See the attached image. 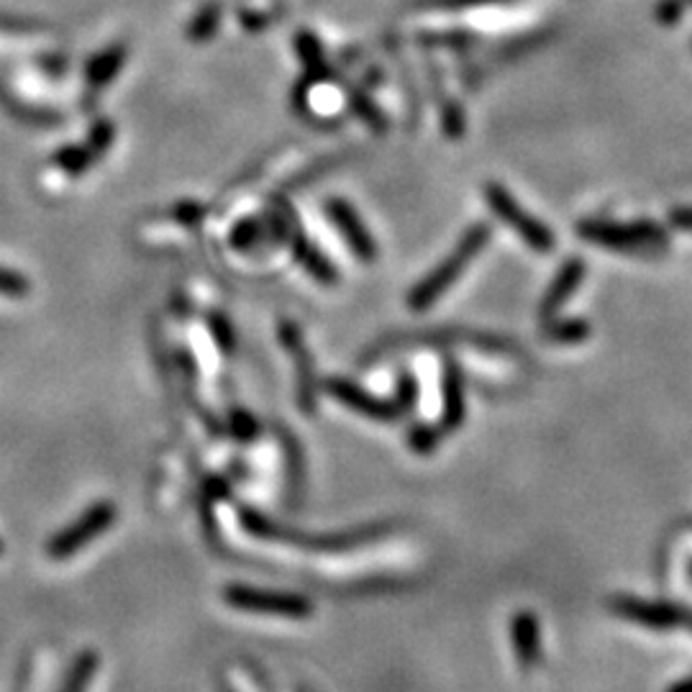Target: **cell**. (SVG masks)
Instances as JSON below:
<instances>
[{
    "mask_svg": "<svg viewBox=\"0 0 692 692\" xmlns=\"http://www.w3.org/2000/svg\"><path fill=\"white\" fill-rule=\"evenodd\" d=\"M70 72L68 54L47 32L0 21V93L16 111L34 119L62 116L54 90H70Z\"/></svg>",
    "mask_w": 692,
    "mask_h": 692,
    "instance_id": "obj_1",
    "label": "cell"
},
{
    "mask_svg": "<svg viewBox=\"0 0 692 692\" xmlns=\"http://www.w3.org/2000/svg\"><path fill=\"white\" fill-rule=\"evenodd\" d=\"M239 519H242V526L250 531L252 536L257 538H272V542H286L290 546H301V549L311 551H349V549H360L364 544H373L377 538L388 536L392 526L388 521L383 523H367V526L352 529V531H339V534H303V531H293L280 526L267 515H262L259 511H252V508H242L239 511Z\"/></svg>",
    "mask_w": 692,
    "mask_h": 692,
    "instance_id": "obj_2",
    "label": "cell"
},
{
    "mask_svg": "<svg viewBox=\"0 0 692 692\" xmlns=\"http://www.w3.org/2000/svg\"><path fill=\"white\" fill-rule=\"evenodd\" d=\"M487 242H490V229H487V223L470 226L462 234V239L457 242L454 250H451L447 257H444L439 265L408 293V308L421 313L439 303V298L447 293L459 277H462L464 269L477 259V254L485 250Z\"/></svg>",
    "mask_w": 692,
    "mask_h": 692,
    "instance_id": "obj_3",
    "label": "cell"
},
{
    "mask_svg": "<svg viewBox=\"0 0 692 692\" xmlns=\"http://www.w3.org/2000/svg\"><path fill=\"white\" fill-rule=\"evenodd\" d=\"M580 236L590 244L606 246L616 252H631V254H657L667 250L669 239L661 226L652 221H636V223H614V221H580L578 223Z\"/></svg>",
    "mask_w": 692,
    "mask_h": 692,
    "instance_id": "obj_4",
    "label": "cell"
},
{
    "mask_svg": "<svg viewBox=\"0 0 692 692\" xmlns=\"http://www.w3.org/2000/svg\"><path fill=\"white\" fill-rule=\"evenodd\" d=\"M119 508L113 500H96L90 508H85L75 521L57 531L47 544V557L54 562H64V559L75 557L77 551H83L85 546H90L98 536H104L108 529L116 523Z\"/></svg>",
    "mask_w": 692,
    "mask_h": 692,
    "instance_id": "obj_5",
    "label": "cell"
},
{
    "mask_svg": "<svg viewBox=\"0 0 692 692\" xmlns=\"http://www.w3.org/2000/svg\"><path fill=\"white\" fill-rule=\"evenodd\" d=\"M223 603L229 608L242 610V614L257 616H277V618H311L313 606L308 597L298 593H282V590H259L234 582L223 590Z\"/></svg>",
    "mask_w": 692,
    "mask_h": 692,
    "instance_id": "obj_6",
    "label": "cell"
},
{
    "mask_svg": "<svg viewBox=\"0 0 692 692\" xmlns=\"http://www.w3.org/2000/svg\"><path fill=\"white\" fill-rule=\"evenodd\" d=\"M485 203L490 206V210L495 216L500 218L508 229H513L515 234L523 239V244H529L534 252H551L557 246V239L546 226L523 210L519 206V201L513 198L506 187L498 185V182H490L485 185Z\"/></svg>",
    "mask_w": 692,
    "mask_h": 692,
    "instance_id": "obj_7",
    "label": "cell"
},
{
    "mask_svg": "<svg viewBox=\"0 0 692 692\" xmlns=\"http://www.w3.org/2000/svg\"><path fill=\"white\" fill-rule=\"evenodd\" d=\"M608 610L623 621L639 623L649 631H672L684 626V614L688 608L677 606V603L665 600H644V597L633 595H616L608 600Z\"/></svg>",
    "mask_w": 692,
    "mask_h": 692,
    "instance_id": "obj_8",
    "label": "cell"
},
{
    "mask_svg": "<svg viewBox=\"0 0 692 692\" xmlns=\"http://www.w3.org/2000/svg\"><path fill=\"white\" fill-rule=\"evenodd\" d=\"M324 390L329 392L333 400H339L341 405H347L349 411L360 413L364 418H373L377 424H398V421L403 418V411H400L396 400L377 398L373 392L364 390L362 385L344 380V377H331V380H326Z\"/></svg>",
    "mask_w": 692,
    "mask_h": 692,
    "instance_id": "obj_9",
    "label": "cell"
},
{
    "mask_svg": "<svg viewBox=\"0 0 692 692\" xmlns=\"http://www.w3.org/2000/svg\"><path fill=\"white\" fill-rule=\"evenodd\" d=\"M277 337H280V344L288 349V354L295 360V375H298V408L305 415L316 413V375H313V362L311 352L305 347L303 333L298 329V324L293 320H280L277 326Z\"/></svg>",
    "mask_w": 692,
    "mask_h": 692,
    "instance_id": "obj_10",
    "label": "cell"
},
{
    "mask_svg": "<svg viewBox=\"0 0 692 692\" xmlns=\"http://www.w3.org/2000/svg\"><path fill=\"white\" fill-rule=\"evenodd\" d=\"M326 216H329V221L337 226L339 234L344 236V242L352 246V252L356 254V259L364 262V265L375 262V257H377L375 239H373V234H369L367 229H364L362 218L356 216V210L349 206L347 201L331 198L329 203H326Z\"/></svg>",
    "mask_w": 692,
    "mask_h": 692,
    "instance_id": "obj_11",
    "label": "cell"
},
{
    "mask_svg": "<svg viewBox=\"0 0 692 692\" xmlns=\"http://www.w3.org/2000/svg\"><path fill=\"white\" fill-rule=\"evenodd\" d=\"M582 280H585V262L578 257L567 259L564 265L559 267V272L551 280V286L546 288L542 303H538V318H542V324L557 318V313L562 311V305L570 301L572 293H578Z\"/></svg>",
    "mask_w": 692,
    "mask_h": 692,
    "instance_id": "obj_12",
    "label": "cell"
},
{
    "mask_svg": "<svg viewBox=\"0 0 692 692\" xmlns=\"http://www.w3.org/2000/svg\"><path fill=\"white\" fill-rule=\"evenodd\" d=\"M441 428L444 434H454L468 418V403H464V375L457 362H444L441 375Z\"/></svg>",
    "mask_w": 692,
    "mask_h": 692,
    "instance_id": "obj_13",
    "label": "cell"
},
{
    "mask_svg": "<svg viewBox=\"0 0 692 692\" xmlns=\"http://www.w3.org/2000/svg\"><path fill=\"white\" fill-rule=\"evenodd\" d=\"M511 641L523 672L538 667V661H542V626H538L536 614L519 610L511 618Z\"/></svg>",
    "mask_w": 692,
    "mask_h": 692,
    "instance_id": "obj_14",
    "label": "cell"
},
{
    "mask_svg": "<svg viewBox=\"0 0 692 692\" xmlns=\"http://www.w3.org/2000/svg\"><path fill=\"white\" fill-rule=\"evenodd\" d=\"M290 244H293V254H295L298 265H301L305 272L313 277V280L320 282V286H337L339 282L337 267L331 265L329 257H324V252H320L308 236H303L301 231L293 229L290 231Z\"/></svg>",
    "mask_w": 692,
    "mask_h": 692,
    "instance_id": "obj_15",
    "label": "cell"
},
{
    "mask_svg": "<svg viewBox=\"0 0 692 692\" xmlns=\"http://www.w3.org/2000/svg\"><path fill=\"white\" fill-rule=\"evenodd\" d=\"M100 667V654L96 649H83L72 659V665L68 667V675L60 684L57 692H87L90 690L93 680H96Z\"/></svg>",
    "mask_w": 692,
    "mask_h": 692,
    "instance_id": "obj_16",
    "label": "cell"
},
{
    "mask_svg": "<svg viewBox=\"0 0 692 692\" xmlns=\"http://www.w3.org/2000/svg\"><path fill=\"white\" fill-rule=\"evenodd\" d=\"M590 324L585 318H551L546 320L542 337L549 344H562V347H574L587 341L590 337Z\"/></svg>",
    "mask_w": 692,
    "mask_h": 692,
    "instance_id": "obj_17",
    "label": "cell"
},
{
    "mask_svg": "<svg viewBox=\"0 0 692 692\" xmlns=\"http://www.w3.org/2000/svg\"><path fill=\"white\" fill-rule=\"evenodd\" d=\"M444 436L441 426L432 424H415L408 432V447H411L415 454H432V451L439 449Z\"/></svg>",
    "mask_w": 692,
    "mask_h": 692,
    "instance_id": "obj_18",
    "label": "cell"
},
{
    "mask_svg": "<svg viewBox=\"0 0 692 692\" xmlns=\"http://www.w3.org/2000/svg\"><path fill=\"white\" fill-rule=\"evenodd\" d=\"M352 108H354V113L360 116L364 123H367V126H373L375 131L388 129V121H385L383 111L373 104V100L364 96V93H354V96H352Z\"/></svg>",
    "mask_w": 692,
    "mask_h": 692,
    "instance_id": "obj_19",
    "label": "cell"
},
{
    "mask_svg": "<svg viewBox=\"0 0 692 692\" xmlns=\"http://www.w3.org/2000/svg\"><path fill=\"white\" fill-rule=\"evenodd\" d=\"M392 400H396L400 411H403V415L415 411V405H418V383H415V377L411 373H400L398 390H396V398Z\"/></svg>",
    "mask_w": 692,
    "mask_h": 692,
    "instance_id": "obj_20",
    "label": "cell"
},
{
    "mask_svg": "<svg viewBox=\"0 0 692 692\" xmlns=\"http://www.w3.org/2000/svg\"><path fill=\"white\" fill-rule=\"evenodd\" d=\"M208 326H210V333H214L218 349H221V352H226V354L234 352L236 333H234V329H231V324L226 320V316H221V313H210Z\"/></svg>",
    "mask_w": 692,
    "mask_h": 692,
    "instance_id": "obj_21",
    "label": "cell"
},
{
    "mask_svg": "<svg viewBox=\"0 0 692 692\" xmlns=\"http://www.w3.org/2000/svg\"><path fill=\"white\" fill-rule=\"evenodd\" d=\"M28 290H32V286H28V280L24 275L13 272V269L0 267V295L19 301V298L28 295Z\"/></svg>",
    "mask_w": 692,
    "mask_h": 692,
    "instance_id": "obj_22",
    "label": "cell"
},
{
    "mask_svg": "<svg viewBox=\"0 0 692 692\" xmlns=\"http://www.w3.org/2000/svg\"><path fill=\"white\" fill-rule=\"evenodd\" d=\"M229 426H231V434H234L239 441H254V439H257V434H259V421L254 418L252 413H246V411H234V413H231Z\"/></svg>",
    "mask_w": 692,
    "mask_h": 692,
    "instance_id": "obj_23",
    "label": "cell"
},
{
    "mask_svg": "<svg viewBox=\"0 0 692 692\" xmlns=\"http://www.w3.org/2000/svg\"><path fill=\"white\" fill-rule=\"evenodd\" d=\"M282 441H286V449L290 454V485L295 487V490H301L303 487V457H301V447H298L293 436H286L282 434Z\"/></svg>",
    "mask_w": 692,
    "mask_h": 692,
    "instance_id": "obj_24",
    "label": "cell"
},
{
    "mask_svg": "<svg viewBox=\"0 0 692 692\" xmlns=\"http://www.w3.org/2000/svg\"><path fill=\"white\" fill-rule=\"evenodd\" d=\"M502 3V0H424L421 5L426 9H439V11H464V9H477V5H490Z\"/></svg>",
    "mask_w": 692,
    "mask_h": 692,
    "instance_id": "obj_25",
    "label": "cell"
},
{
    "mask_svg": "<svg viewBox=\"0 0 692 692\" xmlns=\"http://www.w3.org/2000/svg\"><path fill=\"white\" fill-rule=\"evenodd\" d=\"M680 16H682V0H661V3L657 5V19L665 26L680 21Z\"/></svg>",
    "mask_w": 692,
    "mask_h": 692,
    "instance_id": "obj_26",
    "label": "cell"
},
{
    "mask_svg": "<svg viewBox=\"0 0 692 692\" xmlns=\"http://www.w3.org/2000/svg\"><path fill=\"white\" fill-rule=\"evenodd\" d=\"M669 223L680 231H692V206L675 208L672 214H669Z\"/></svg>",
    "mask_w": 692,
    "mask_h": 692,
    "instance_id": "obj_27",
    "label": "cell"
},
{
    "mask_svg": "<svg viewBox=\"0 0 692 692\" xmlns=\"http://www.w3.org/2000/svg\"><path fill=\"white\" fill-rule=\"evenodd\" d=\"M667 692H692V675L684 677V680L669 684Z\"/></svg>",
    "mask_w": 692,
    "mask_h": 692,
    "instance_id": "obj_28",
    "label": "cell"
},
{
    "mask_svg": "<svg viewBox=\"0 0 692 692\" xmlns=\"http://www.w3.org/2000/svg\"><path fill=\"white\" fill-rule=\"evenodd\" d=\"M684 626H688V629L692 631V610H688V614H684Z\"/></svg>",
    "mask_w": 692,
    "mask_h": 692,
    "instance_id": "obj_29",
    "label": "cell"
},
{
    "mask_svg": "<svg viewBox=\"0 0 692 692\" xmlns=\"http://www.w3.org/2000/svg\"><path fill=\"white\" fill-rule=\"evenodd\" d=\"M688 574H690V580H692V557H690V562H688Z\"/></svg>",
    "mask_w": 692,
    "mask_h": 692,
    "instance_id": "obj_30",
    "label": "cell"
},
{
    "mask_svg": "<svg viewBox=\"0 0 692 692\" xmlns=\"http://www.w3.org/2000/svg\"><path fill=\"white\" fill-rule=\"evenodd\" d=\"M0 557H3V542H0Z\"/></svg>",
    "mask_w": 692,
    "mask_h": 692,
    "instance_id": "obj_31",
    "label": "cell"
},
{
    "mask_svg": "<svg viewBox=\"0 0 692 692\" xmlns=\"http://www.w3.org/2000/svg\"><path fill=\"white\" fill-rule=\"evenodd\" d=\"M298 692H308V690H305V688H301V690H298Z\"/></svg>",
    "mask_w": 692,
    "mask_h": 692,
    "instance_id": "obj_32",
    "label": "cell"
}]
</instances>
